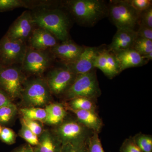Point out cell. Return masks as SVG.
Returning a JSON list of instances; mask_svg holds the SVG:
<instances>
[{
    "label": "cell",
    "mask_w": 152,
    "mask_h": 152,
    "mask_svg": "<svg viewBox=\"0 0 152 152\" xmlns=\"http://www.w3.org/2000/svg\"><path fill=\"white\" fill-rule=\"evenodd\" d=\"M120 152H142L137 146L131 137L124 141L120 149Z\"/></svg>",
    "instance_id": "32"
},
{
    "label": "cell",
    "mask_w": 152,
    "mask_h": 152,
    "mask_svg": "<svg viewBox=\"0 0 152 152\" xmlns=\"http://www.w3.org/2000/svg\"><path fill=\"white\" fill-rule=\"evenodd\" d=\"M107 8V16L117 29L135 30L136 26L139 25L140 12L133 8L127 0L110 1Z\"/></svg>",
    "instance_id": "5"
},
{
    "label": "cell",
    "mask_w": 152,
    "mask_h": 152,
    "mask_svg": "<svg viewBox=\"0 0 152 152\" xmlns=\"http://www.w3.org/2000/svg\"><path fill=\"white\" fill-rule=\"evenodd\" d=\"M55 127L52 132L62 145L71 144L86 145L94 133L79 122L76 118L66 117L62 123Z\"/></svg>",
    "instance_id": "3"
},
{
    "label": "cell",
    "mask_w": 152,
    "mask_h": 152,
    "mask_svg": "<svg viewBox=\"0 0 152 152\" xmlns=\"http://www.w3.org/2000/svg\"><path fill=\"white\" fill-rule=\"evenodd\" d=\"M66 110L73 113L76 119L89 129L98 134L100 132L103 126V122L96 112L70 109Z\"/></svg>",
    "instance_id": "17"
},
{
    "label": "cell",
    "mask_w": 152,
    "mask_h": 152,
    "mask_svg": "<svg viewBox=\"0 0 152 152\" xmlns=\"http://www.w3.org/2000/svg\"><path fill=\"white\" fill-rule=\"evenodd\" d=\"M143 58H144L145 59L147 60V61H151L152 60V53H149L147 54L144 56H142Z\"/></svg>",
    "instance_id": "38"
},
{
    "label": "cell",
    "mask_w": 152,
    "mask_h": 152,
    "mask_svg": "<svg viewBox=\"0 0 152 152\" xmlns=\"http://www.w3.org/2000/svg\"><path fill=\"white\" fill-rule=\"evenodd\" d=\"M21 123L26 125L34 134L39 137L45 130L42 123L38 121H33L22 118Z\"/></svg>",
    "instance_id": "29"
},
{
    "label": "cell",
    "mask_w": 152,
    "mask_h": 152,
    "mask_svg": "<svg viewBox=\"0 0 152 152\" xmlns=\"http://www.w3.org/2000/svg\"><path fill=\"white\" fill-rule=\"evenodd\" d=\"M132 137L135 143L142 152H152V136L141 132Z\"/></svg>",
    "instance_id": "23"
},
{
    "label": "cell",
    "mask_w": 152,
    "mask_h": 152,
    "mask_svg": "<svg viewBox=\"0 0 152 152\" xmlns=\"http://www.w3.org/2000/svg\"><path fill=\"white\" fill-rule=\"evenodd\" d=\"M101 94L95 69L88 72L77 75L72 84L62 97L66 102L77 97L89 98L97 101Z\"/></svg>",
    "instance_id": "4"
},
{
    "label": "cell",
    "mask_w": 152,
    "mask_h": 152,
    "mask_svg": "<svg viewBox=\"0 0 152 152\" xmlns=\"http://www.w3.org/2000/svg\"><path fill=\"white\" fill-rule=\"evenodd\" d=\"M34 26L31 13L25 11L11 25L5 35L12 39L26 42L31 37Z\"/></svg>",
    "instance_id": "11"
},
{
    "label": "cell",
    "mask_w": 152,
    "mask_h": 152,
    "mask_svg": "<svg viewBox=\"0 0 152 152\" xmlns=\"http://www.w3.org/2000/svg\"><path fill=\"white\" fill-rule=\"evenodd\" d=\"M63 145L52 131L45 130L39 137L34 152H61Z\"/></svg>",
    "instance_id": "19"
},
{
    "label": "cell",
    "mask_w": 152,
    "mask_h": 152,
    "mask_svg": "<svg viewBox=\"0 0 152 152\" xmlns=\"http://www.w3.org/2000/svg\"><path fill=\"white\" fill-rule=\"evenodd\" d=\"M137 37L135 30L129 28H118L111 43L107 48L115 53L132 48Z\"/></svg>",
    "instance_id": "15"
},
{
    "label": "cell",
    "mask_w": 152,
    "mask_h": 152,
    "mask_svg": "<svg viewBox=\"0 0 152 152\" xmlns=\"http://www.w3.org/2000/svg\"><path fill=\"white\" fill-rule=\"evenodd\" d=\"M86 150L87 145L79 146L66 144L63 145L61 152H86Z\"/></svg>",
    "instance_id": "35"
},
{
    "label": "cell",
    "mask_w": 152,
    "mask_h": 152,
    "mask_svg": "<svg viewBox=\"0 0 152 152\" xmlns=\"http://www.w3.org/2000/svg\"><path fill=\"white\" fill-rule=\"evenodd\" d=\"M45 109L47 113L45 124L56 126L60 124L67 117V110L63 103H50Z\"/></svg>",
    "instance_id": "20"
},
{
    "label": "cell",
    "mask_w": 152,
    "mask_h": 152,
    "mask_svg": "<svg viewBox=\"0 0 152 152\" xmlns=\"http://www.w3.org/2000/svg\"><path fill=\"white\" fill-rule=\"evenodd\" d=\"M19 135L31 146H36L39 143V137L32 132L26 125L22 123L21 128L19 131Z\"/></svg>",
    "instance_id": "27"
},
{
    "label": "cell",
    "mask_w": 152,
    "mask_h": 152,
    "mask_svg": "<svg viewBox=\"0 0 152 152\" xmlns=\"http://www.w3.org/2000/svg\"><path fill=\"white\" fill-rule=\"evenodd\" d=\"M21 97L25 107H42L50 103L52 94L45 80L37 78L26 82Z\"/></svg>",
    "instance_id": "6"
},
{
    "label": "cell",
    "mask_w": 152,
    "mask_h": 152,
    "mask_svg": "<svg viewBox=\"0 0 152 152\" xmlns=\"http://www.w3.org/2000/svg\"><path fill=\"white\" fill-rule=\"evenodd\" d=\"M99 134L94 132L89 139L87 143L86 152H105L99 138Z\"/></svg>",
    "instance_id": "28"
},
{
    "label": "cell",
    "mask_w": 152,
    "mask_h": 152,
    "mask_svg": "<svg viewBox=\"0 0 152 152\" xmlns=\"http://www.w3.org/2000/svg\"><path fill=\"white\" fill-rule=\"evenodd\" d=\"M53 58L47 51L39 50L28 47L21 65L23 72L40 75L50 66Z\"/></svg>",
    "instance_id": "9"
},
{
    "label": "cell",
    "mask_w": 152,
    "mask_h": 152,
    "mask_svg": "<svg viewBox=\"0 0 152 152\" xmlns=\"http://www.w3.org/2000/svg\"><path fill=\"white\" fill-rule=\"evenodd\" d=\"M84 47L79 45L69 39L57 44L51 49V54L54 58L61 60L64 65L69 64L78 58Z\"/></svg>",
    "instance_id": "13"
},
{
    "label": "cell",
    "mask_w": 152,
    "mask_h": 152,
    "mask_svg": "<svg viewBox=\"0 0 152 152\" xmlns=\"http://www.w3.org/2000/svg\"><path fill=\"white\" fill-rule=\"evenodd\" d=\"M12 103V102L8 95L0 89V107Z\"/></svg>",
    "instance_id": "36"
},
{
    "label": "cell",
    "mask_w": 152,
    "mask_h": 152,
    "mask_svg": "<svg viewBox=\"0 0 152 152\" xmlns=\"http://www.w3.org/2000/svg\"><path fill=\"white\" fill-rule=\"evenodd\" d=\"M26 82L21 66H0V89L8 95L12 101L21 97Z\"/></svg>",
    "instance_id": "7"
},
{
    "label": "cell",
    "mask_w": 152,
    "mask_h": 152,
    "mask_svg": "<svg viewBox=\"0 0 152 152\" xmlns=\"http://www.w3.org/2000/svg\"><path fill=\"white\" fill-rule=\"evenodd\" d=\"M27 48L26 42L4 36L0 40V66L21 65Z\"/></svg>",
    "instance_id": "8"
},
{
    "label": "cell",
    "mask_w": 152,
    "mask_h": 152,
    "mask_svg": "<svg viewBox=\"0 0 152 152\" xmlns=\"http://www.w3.org/2000/svg\"><path fill=\"white\" fill-rule=\"evenodd\" d=\"M104 47H100L95 58L94 67L101 70L109 79H112L121 72L115 54Z\"/></svg>",
    "instance_id": "12"
},
{
    "label": "cell",
    "mask_w": 152,
    "mask_h": 152,
    "mask_svg": "<svg viewBox=\"0 0 152 152\" xmlns=\"http://www.w3.org/2000/svg\"><path fill=\"white\" fill-rule=\"evenodd\" d=\"M66 109L96 112V101L89 98L77 97L63 104Z\"/></svg>",
    "instance_id": "21"
},
{
    "label": "cell",
    "mask_w": 152,
    "mask_h": 152,
    "mask_svg": "<svg viewBox=\"0 0 152 152\" xmlns=\"http://www.w3.org/2000/svg\"><path fill=\"white\" fill-rule=\"evenodd\" d=\"M22 118L45 124L47 118L45 109L37 107H24L20 109Z\"/></svg>",
    "instance_id": "22"
},
{
    "label": "cell",
    "mask_w": 152,
    "mask_h": 152,
    "mask_svg": "<svg viewBox=\"0 0 152 152\" xmlns=\"http://www.w3.org/2000/svg\"><path fill=\"white\" fill-rule=\"evenodd\" d=\"M32 15L34 23L38 27L47 30L61 42L69 39L71 20L61 9H40Z\"/></svg>",
    "instance_id": "2"
},
{
    "label": "cell",
    "mask_w": 152,
    "mask_h": 152,
    "mask_svg": "<svg viewBox=\"0 0 152 152\" xmlns=\"http://www.w3.org/2000/svg\"><path fill=\"white\" fill-rule=\"evenodd\" d=\"M56 37L48 31L38 27L34 29L29 38L30 47L39 50L47 51L59 43Z\"/></svg>",
    "instance_id": "16"
},
{
    "label": "cell",
    "mask_w": 152,
    "mask_h": 152,
    "mask_svg": "<svg viewBox=\"0 0 152 152\" xmlns=\"http://www.w3.org/2000/svg\"><path fill=\"white\" fill-rule=\"evenodd\" d=\"M17 106L14 103L0 107V124H8L16 114Z\"/></svg>",
    "instance_id": "26"
},
{
    "label": "cell",
    "mask_w": 152,
    "mask_h": 152,
    "mask_svg": "<svg viewBox=\"0 0 152 152\" xmlns=\"http://www.w3.org/2000/svg\"><path fill=\"white\" fill-rule=\"evenodd\" d=\"M115 54L121 72L129 68L142 66L148 62L132 48Z\"/></svg>",
    "instance_id": "18"
},
{
    "label": "cell",
    "mask_w": 152,
    "mask_h": 152,
    "mask_svg": "<svg viewBox=\"0 0 152 152\" xmlns=\"http://www.w3.org/2000/svg\"><path fill=\"white\" fill-rule=\"evenodd\" d=\"M31 2L22 0H0V12L12 10L18 8H29Z\"/></svg>",
    "instance_id": "25"
},
{
    "label": "cell",
    "mask_w": 152,
    "mask_h": 152,
    "mask_svg": "<svg viewBox=\"0 0 152 152\" xmlns=\"http://www.w3.org/2000/svg\"><path fill=\"white\" fill-rule=\"evenodd\" d=\"M107 2L103 0H68L63 6L79 25L86 27L94 26L107 16Z\"/></svg>",
    "instance_id": "1"
},
{
    "label": "cell",
    "mask_w": 152,
    "mask_h": 152,
    "mask_svg": "<svg viewBox=\"0 0 152 152\" xmlns=\"http://www.w3.org/2000/svg\"><path fill=\"white\" fill-rule=\"evenodd\" d=\"M99 48L100 47H85L75 61L64 65L76 75L88 72L95 69L94 63Z\"/></svg>",
    "instance_id": "14"
},
{
    "label": "cell",
    "mask_w": 152,
    "mask_h": 152,
    "mask_svg": "<svg viewBox=\"0 0 152 152\" xmlns=\"http://www.w3.org/2000/svg\"><path fill=\"white\" fill-rule=\"evenodd\" d=\"M2 129V127L0 124V134H1V132Z\"/></svg>",
    "instance_id": "39"
},
{
    "label": "cell",
    "mask_w": 152,
    "mask_h": 152,
    "mask_svg": "<svg viewBox=\"0 0 152 152\" xmlns=\"http://www.w3.org/2000/svg\"><path fill=\"white\" fill-rule=\"evenodd\" d=\"M11 152H34V148L28 144H25L17 148Z\"/></svg>",
    "instance_id": "37"
},
{
    "label": "cell",
    "mask_w": 152,
    "mask_h": 152,
    "mask_svg": "<svg viewBox=\"0 0 152 152\" xmlns=\"http://www.w3.org/2000/svg\"><path fill=\"white\" fill-rule=\"evenodd\" d=\"M127 1L139 12H142L152 7V1L151 0H127Z\"/></svg>",
    "instance_id": "31"
},
{
    "label": "cell",
    "mask_w": 152,
    "mask_h": 152,
    "mask_svg": "<svg viewBox=\"0 0 152 152\" xmlns=\"http://www.w3.org/2000/svg\"><path fill=\"white\" fill-rule=\"evenodd\" d=\"M76 76L64 65L50 71L45 80L52 94L62 97L72 84Z\"/></svg>",
    "instance_id": "10"
},
{
    "label": "cell",
    "mask_w": 152,
    "mask_h": 152,
    "mask_svg": "<svg viewBox=\"0 0 152 152\" xmlns=\"http://www.w3.org/2000/svg\"><path fill=\"white\" fill-rule=\"evenodd\" d=\"M132 49L142 56L152 53V41L137 36L134 42Z\"/></svg>",
    "instance_id": "24"
},
{
    "label": "cell",
    "mask_w": 152,
    "mask_h": 152,
    "mask_svg": "<svg viewBox=\"0 0 152 152\" xmlns=\"http://www.w3.org/2000/svg\"><path fill=\"white\" fill-rule=\"evenodd\" d=\"M139 24L145 25L152 28V7L140 13Z\"/></svg>",
    "instance_id": "33"
},
{
    "label": "cell",
    "mask_w": 152,
    "mask_h": 152,
    "mask_svg": "<svg viewBox=\"0 0 152 152\" xmlns=\"http://www.w3.org/2000/svg\"><path fill=\"white\" fill-rule=\"evenodd\" d=\"M137 31V35L140 37L152 41V28L145 25L139 24Z\"/></svg>",
    "instance_id": "34"
},
{
    "label": "cell",
    "mask_w": 152,
    "mask_h": 152,
    "mask_svg": "<svg viewBox=\"0 0 152 152\" xmlns=\"http://www.w3.org/2000/svg\"><path fill=\"white\" fill-rule=\"evenodd\" d=\"M16 139V135L13 130L10 128L3 127L0 134V140L8 145L15 143Z\"/></svg>",
    "instance_id": "30"
}]
</instances>
